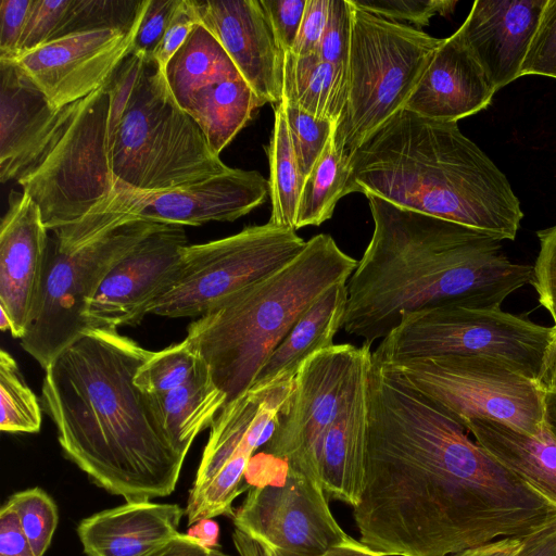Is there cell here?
Wrapping results in <instances>:
<instances>
[{"label":"cell","instance_id":"cell-1","mask_svg":"<svg viewBox=\"0 0 556 556\" xmlns=\"http://www.w3.org/2000/svg\"><path fill=\"white\" fill-rule=\"evenodd\" d=\"M465 427L372 359L359 541L386 556H450L525 538L556 518V504L508 470Z\"/></svg>","mask_w":556,"mask_h":556},{"label":"cell","instance_id":"cell-2","mask_svg":"<svg viewBox=\"0 0 556 556\" xmlns=\"http://www.w3.org/2000/svg\"><path fill=\"white\" fill-rule=\"evenodd\" d=\"M151 354L116 330L89 329L45 369L41 400L64 455L125 502L169 495L186 458L135 383Z\"/></svg>","mask_w":556,"mask_h":556},{"label":"cell","instance_id":"cell-3","mask_svg":"<svg viewBox=\"0 0 556 556\" xmlns=\"http://www.w3.org/2000/svg\"><path fill=\"white\" fill-rule=\"evenodd\" d=\"M371 239L348 280L343 328L369 346L402 314L444 303L501 308L531 282L532 266L511 262L503 239L367 195Z\"/></svg>","mask_w":556,"mask_h":556},{"label":"cell","instance_id":"cell-4","mask_svg":"<svg viewBox=\"0 0 556 556\" xmlns=\"http://www.w3.org/2000/svg\"><path fill=\"white\" fill-rule=\"evenodd\" d=\"M348 193L514 240L523 218L505 174L459 129L401 110L348 155Z\"/></svg>","mask_w":556,"mask_h":556},{"label":"cell","instance_id":"cell-5","mask_svg":"<svg viewBox=\"0 0 556 556\" xmlns=\"http://www.w3.org/2000/svg\"><path fill=\"white\" fill-rule=\"evenodd\" d=\"M357 263L330 235H316L287 265L189 325L186 339L227 403L252 387L301 315L331 286L348 281Z\"/></svg>","mask_w":556,"mask_h":556},{"label":"cell","instance_id":"cell-6","mask_svg":"<svg viewBox=\"0 0 556 556\" xmlns=\"http://www.w3.org/2000/svg\"><path fill=\"white\" fill-rule=\"evenodd\" d=\"M109 88L108 201L119 192L169 190L229 169L178 106L153 58L131 53Z\"/></svg>","mask_w":556,"mask_h":556},{"label":"cell","instance_id":"cell-7","mask_svg":"<svg viewBox=\"0 0 556 556\" xmlns=\"http://www.w3.org/2000/svg\"><path fill=\"white\" fill-rule=\"evenodd\" d=\"M442 40L353 7L348 102L334 131L343 156L404 110Z\"/></svg>","mask_w":556,"mask_h":556},{"label":"cell","instance_id":"cell-8","mask_svg":"<svg viewBox=\"0 0 556 556\" xmlns=\"http://www.w3.org/2000/svg\"><path fill=\"white\" fill-rule=\"evenodd\" d=\"M555 328L502 308L444 303L402 314L372 352L378 363L437 355H476L505 362L541 383Z\"/></svg>","mask_w":556,"mask_h":556},{"label":"cell","instance_id":"cell-9","mask_svg":"<svg viewBox=\"0 0 556 556\" xmlns=\"http://www.w3.org/2000/svg\"><path fill=\"white\" fill-rule=\"evenodd\" d=\"M109 84L65 108L43 155L16 180L39 206L48 230L94 215L111 195L106 166Z\"/></svg>","mask_w":556,"mask_h":556},{"label":"cell","instance_id":"cell-10","mask_svg":"<svg viewBox=\"0 0 556 556\" xmlns=\"http://www.w3.org/2000/svg\"><path fill=\"white\" fill-rule=\"evenodd\" d=\"M380 364L463 426L491 419L538 435L547 424L544 388L500 359L437 355Z\"/></svg>","mask_w":556,"mask_h":556},{"label":"cell","instance_id":"cell-11","mask_svg":"<svg viewBox=\"0 0 556 556\" xmlns=\"http://www.w3.org/2000/svg\"><path fill=\"white\" fill-rule=\"evenodd\" d=\"M161 224L134 219L87 244L62 250L49 238L42 285L21 345L48 366L89 330L85 315L102 280L115 263Z\"/></svg>","mask_w":556,"mask_h":556},{"label":"cell","instance_id":"cell-12","mask_svg":"<svg viewBox=\"0 0 556 556\" xmlns=\"http://www.w3.org/2000/svg\"><path fill=\"white\" fill-rule=\"evenodd\" d=\"M295 230L270 223L213 241L187 244L177 269L148 314L200 317L238 290L270 275L305 247Z\"/></svg>","mask_w":556,"mask_h":556},{"label":"cell","instance_id":"cell-13","mask_svg":"<svg viewBox=\"0 0 556 556\" xmlns=\"http://www.w3.org/2000/svg\"><path fill=\"white\" fill-rule=\"evenodd\" d=\"M371 361V346L348 343L333 344L306 358L265 452L318 479L323 435L353 396Z\"/></svg>","mask_w":556,"mask_h":556},{"label":"cell","instance_id":"cell-14","mask_svg":"<svg viewBox=\"0 0 556 556\" xmlns=\"http://www.w3.org/2000/svg\"><path fill=\"white\" fill-rule=\"evenodd\" d=\"M231 518L235 529L281 556H321L349 536L319 480L287 464L281 481L250 486Z\"/></svg>","mask_w":556,"mask_h":556},{"label":"cell","instance_id":"cell-15","mask_svg":"<svg viewBox=\"0 0 556 556\" xmlns=\"http://www.w3.org/2000/svg\"><path fill=\"white\" fill-rule=\"evenodd\" d=\"M268 192V180L258 172L229 167L204 180L169 190L116 193L90 217L109 216L122 224L141 219L182 227L233 222L263 204Z\"/></svg>","mask_w":556,"mask_h":556},{"label":"cell","instance_id":"cell-16","mask_svg":"<svg viewBox=\"0 0 556 556\" xmlns=\"http://www.w3.org/2000/svg\"><path fill=\"white\" fill-rule=\"evenodd\" d=\"M146 0L129 30L99 29L70 34L9 60L56 109L68 106L110 83L132 53Z\"/></svg>","mask_w":556,"mask_h":556},{"label":"cell","instance_id":"cell-17","mask_svg":"<svg viewBox=\"0 0 556 556\" xmlns=\"http://www.w3.org/2000/svg\"><path fill=\"white\" fill-rule=\"evenodd\" d=\"M187 237L182 226L161 224L108 273L89 303V329L134 326L148 314L178 267Z\"/></svg>","mask_w":556,"mask_h":556},{"label":"cell","instance_id":"cell-18","mask_svg":"<svg viewBox=\"0 0 556 556\" xmlns=\"http://www.w3.org/2000/svg\"><path fill=\"white\" fill-rule=\"evenodd\" d=\"M198 23L222 45L239 74L260 100L282 99L285 53L261 0H192Z\"/></svg>","mask_w":556,"mask_h":556},{"label":"cell","instance_id":"cell-19","mask_svg":"<svg viewBox=\"0 0 556 556\" xmlns=\"http://www.w3.org/2000/svg\"><path fill=\"white\" fill-rule=\"evenodd\" d=\"M0 226V308L11 334L22 339L38 302L48 250V229L39 206L12 190Z\"/></svg>","mask_w":556,"mask_h":556},{"label":"cell","instance_id":"cell-20","mask_svg":"<svg viewBox=\"0 0 556 556\" xmlns=\"http://www.w3.org/2000/svg\"><path fill=\"white\" fill-rule=\"evenodd\" d=\"M295 375L286 374L269 382L253 384L222 408L211 425L192 488L204 484L236 458L251 459L254 452L269 441L293 393Z\"/></svg>","mask_w":556,"mask_h":556},{"label":"cell","instance_id":"cell-21","mask_svg":"<svg viewBox=\"0 0 556 556\" xmlns=\"http://www.w3.org/2000/svg\"><path fill=\"white\" fill-rule=\"evenodd\" d=\"M65 108L53 106L15 63L0 60L2 184L17 180L39 161L63 119Z\"/></svg>","mask_w":556,"mask_h":556},{"label":"cell","instance_id":"cell-22","mask_svg":"<svg viewBox=\"0 0 556 556\" xmlns=\"http://www.w3.org/2000/svg\"><path fill=\"white\" fill-rule=\"evenodd\" d=\"M546 0H477L458 28L497 90L521 77V65Z\"/></svg>","mask_w":556,"mask_h":556},{"label":"cell","instance_id":"cell-23","mask_svg":"<svg viewBox=\"0 0 556 556\" xmlns=\"http://www.w3.org/2000/svg\"><path fill=\"white\" fill-rule=\"evenodd\" d=\"M496 89L457 29L433 52L404 110L441 122H458L485 109Z\"/></svg>","mask_w":556,"mask_h":556},{"label":"cell","instance_id":"cell-24","mask_svg":"<svg viewBox=\"0 0 556 556\" xmlns=\"http://www.w3.org/2000/svg\"><path fill=\"white\" fill-rule=\"evenodd\" d=\"M185 509L152 501L126 502L80 520L86 556H149L176 536Z\"/></svg>","mask_w":556,"mask_h":556},{"label":"cell","instance_id":"cell-25","mask_svg":"<svg viewBox=\"0 0 556 556\" xmlns=\"http://www.w3.org/2000/svg\"><path fill=\"white\" fill-rule=\"evenodd\" d=\"M368 374L369 370L346 406L326 430L317 454L318 479L327 497L352 508L361 500L365 478Z\"/></svg>","mask_w":556,"mask_h":556},{"label":"cell","instance_id":"cell-26","mask_svg":"<svg viewBox=\"0 0 556 556\" xmlns=\"http://www.w3.org/2000/svg\"><path fill=\"white\" fill-rule=\"evenodd\" d=\"M464 427L500 464L556 504V434L547 424L538 435L491 419H472Z\"/></svg>","mask_w":556,"mask_h":556},{"label":"cell","instance_id":"cell-27","mask_svg":"<svg viewBox=\"0 0 556 556\" xmlns=\"http://www.w3.org/2000/svg\"><path fill=\"white\" fill-rule=\"evenodd\" d=\"M348 298V281L327 289L273 351L253 384L266 383L286 374L295 375L306 358L332 346L334 337L343 328Z\"/></svg>","mask_w":556,"mask_h":556},{"label":"cell","instance_id":"cell-28","mask_svg":"<svg viewBox=\"0 0 556 556\" xmlns=\"http://www.w3.org/2000/svg\"><path fill=\"white\" fill-rule=\"evenodd\" d=\"M149 399L168 440L184 457L195 437L213 424L227 403L203 361L185 384Z\"/></svg>","mask_w":556,"mask_h":556},{"label":"cell","instance_id":"cell-29","mask_svg":"<svg viewBox=\"0 0 556 556\" xmlns=\"http://www.w3.org/2000/svg\"><path fill=\"white\" fill-rule=\"evenodd\" d=\"M262 105L242 77H231L194 91L178 106L198 124L212 151L219 155Z\"/></svg>","mask_w":556,"mask_h":556},{"label":"cell","instance_id":"cell-30","mask_svg":"<svg viewBox=\"0 0 556 556\" xmlns=\"http://www.w3.org/2000/svg\"><path fill=\"white\" fill-rule=\"evenodd\" d=\"M281 100L338 126L348 102V67L318 54L285 53Z\"/></svg>","mask_w":556,"mask_h":556},{"label":"cell","instance_id":"cell-31","mask_svg":"<svg viewBox=\"0 0 556 556\" xmlns=\"http://www.w3.org/2000/svg\"><path fill=\"white\" fill-rule=\"evenodd\" d=\"M163 73L178 105L191 93L214 81L241 77L222 45L201 23L194 25Z\"/></svg>","mask_w":556,"mask_h":556},{"label":"cell","instance_id":"cell-32","mask_svg":"<svg viewBox=\"0 0 556 556\" xmlns=\"http://www.w3.org/2000/svg\"><path fill=\"white\" fill-rule=\"evenodd\" d=\"M269 161L271 213L268 223L295 230L304 178L293 150L281 102L275 108V122L266 149Z\"/></svg>","mask_w":556,"mask_h":556},{"label":"cell","instance_id":"cell-33","mask_svg":"<svg viewBox=\"0 0 556 556\" xmlns=\"http://www.w3.org/2000/svg\"><path fill=\"white\" fill-rule=\"evenodd\" d=\"M349 179L348 157L337 150L333 134L304 179L295 230L330 219L338 201L349 194Z\"/></svg>","mask_w":556,"mask_h":556},{"label":"cell","instance_id":"cell-34","mask_svg":"<svg viewBox=\"0 0 556 556\" xmlns=\"http://www.w3.org/2000/svg\"><path fill=\"white\" fill-rule=\"evenodd\" d=\"M0 430L9 433H37L41 428L40 403L26 384L16 361L0 351Z\"/></svg>","mask_w":556,"mask_h":556},{"label":"cell","instance_id":"cell-35","mask_svg":"<svg viewBox=\"0 0 556 556\" xmlns=\"http://www.w3.org/2000/svg\"><path fill=\"white\" fill-rule=\"evenodd\" d=\"M202 359L185 338L181 342L152 352L135 375L136 386L146 394L157 395L185 384Z\"/></svg>","mask_w":556,"mask_h":556},{"label":"cell","instance_id":"cell-36","mask_svg":"<svg viewBox=\"0 0 556 556\" xmlns=\"http://www.w3.org/2000/svg\"><path fill=\"white\" fill-rule=\"evenodd\" d=\"M5 503L17 514L35 555L43 556L59 522L58 507L52 497L36 486L12 494Z\"/></svg>","mask_w":556,"mask_h":556},{"label":"cell","instance_id":"cell-37","mask_svg":"<svg viewBox=\"0 0 556 556\" xmlns=\"http://www.w3.org/2000/svg\"><path fill=\"white\" fill-rule=\"evenodd\" d=\"M141 2L142 0H73L60 37L99 29L129 30L135 24Z\"/></svg>","mask_w":556,"mask_h":556},{"label":"cell","instance_id":"cell-38","mask_svg":"<svg viewBox=\"0 0 556 556\" xmlns=\"http://www.w3.org/2000/svg\"><path fill=\"white\" fill-rule=\"evenodd\" d=\"M281 104L299 167L305 179L334 134L337 125L316 118L283 100Z\"/></svg>","mask_w":556,"mask_h":556},{"label":"cell","instance_id":"cell-39","mask_svg":"<svg viewBox=\"0 0 556 556\" xmlns=\"http://www.w3.org/2000/svg\"><path fill=\"white\" fill-rule=\"evenodd\" d=\"M353 7L388 21L408 22L417 29L428 26L430 20L450 14L457 1L453 0H350Z\"/></svg>","mask_w":556,"mask_h":556},{"label":"cell","instance_id":"cell-40","mask_svg":"<svg viewBox=\"0 0 556 556\" xmlns=\"http://www.w3.org/2000/svg\"><path fill=\"white\" fill-rule=\"evenodd\" d=\"M72 3L73 0H34L16 55L59 38Z\"/></svg>","mask_w":556,"mask_h":556},{"label":"cell","instance_id":"cell-41","mask_svg":"<svg viewBox=\"0 0 556 556\" xmlns=\"http://www.w3.org/2000/svg\"><path fill=\"white\" fill-rule=\"evenodd\" d=\"M525 75L556 79V0H546L521 65V76Z\"/></svg>","mask_w":556,"mask_h":556},{"label":"cell","instance_id":"cell-42","mask_svg":"<svg viewBox=\"0 0 556 556\" xmlns=\"http://www.w3.org/2000/svg\"><path fill=\"white\" fill-rule=\"evenodd\" d=\"M353 29L350 0H329V12L317 54L334 65L348 67Z\"/></svg>","mask_w":556,"mask_h":556},{"label":"cell","instance_id":"cell-43","mask_svg":"<svg viewBox=\"0 0 556 556\" xmlns=\"http://www.w3.org/2000/svg\"><path fill=\"white\" fill-rule=\"evenodd\" d=\"M540 251L532 266L531 285L539 303L549 313L556 330V225L536 232Z\"/></svg>","mask_w":556,"mask_h":556},{"label":"cell","instance_id":"cell-44","mask_svg":"<svg viewBox=\"0 0 556 556\" xmlns=\"http://www.w3.org/2000/svg\"><path fill=\"white\" fill-rule=\"evenodd\" d=\"M178 0H146V8L132 43V53L153 58Z\"/></svg>","mask_w":556,"mask_h":556},{"label":"cell","instance_id":"cell-45","mask_svg":"<svg viewBox=\"0 0 556 556\" xmlns=\"http://www.w3.org/2000/svg\"><path fill=\"white\" fill-rule=\"evenodd\" d=\"M277 42L283 53L291 52L303 20L306 0H261Z\"/></svg>","mask_w":556,"mask_h":556},{"label":"cell","instance_id":"cell-46","mask_svg":"<svg viewBox=\"0 0 556 556\" xmlns=\"http://www.w3.org/2000/svg\"><path fill=\"white\" fill-rule=\"evenodd\" d=\"M197 23L198 17L192 0H178L164 36L153 54L154 61L163 72L169 59L181 47Z\"/></svg>","mask_w":556,"mask_h":556},{"label":"cell","instance_id":"cell-47","mask_svg":"<svg viewBox=\"0 0 556 556\" xmlns=\"http://www.w3.org/2000/svg\"><path fill=\"white\" fill-rule=\"evenodd\" d=\"M34 0H1L0 60L16 56Z\"/></svg>","mask_w":556,"mask_h":556},{"label":"cell","instance_id":"cell-48","mask_svg":"<svg viewBox=\"0 0 556 556\" xmlns=\"http://www.w3.org/2000/svg\"><path fill=\"white\" fill-rule=\"evenodd\" d=\"M329 12V0H306L300 31L291 52L295 55L317 54Z\"/></svg>","mask_w":556,"mask_h":556},{"label":"cell","instance_id":"cell-49","mask_svg":"<svg viewBox=\"0 0 556 556\" xmlns=\"http://www.w3.org/2000/svg\"><path fill=\"white\" fill-rule=\"evenodd\" d=\"M0 556H36L17 514L5 502L0 509Z\"/></svg>","mask_w":556,"mask_h":556},{"label":"cell","instance_id":"cell-50","mask_svg":"<svg viewBox=\"0 0 556 556\" xmlns=\"http://www.w3.org/2000/svg\"><path fill=\"white\" fill-rule=\"evenodd\" d=\"M219 548H210L188 533H178L149 556H222Z\"/></svg>","mask_w":556,"mask_h":556},{"label":"cell","instance_id":"cell-51","mask_svg":"<svg viewBox=\"0 0 556 556\" xmlns=\"http://www.w3.org/2000/svg\"><path fill=\"white\" fill-rule=\"evenodd\" d=\"M516 556H556V518L526 536L523 547Z\"/></svg>","mask_w":556,"mask_h":556},{"label":"cell","instance_id":"cell-52","mask_svg":"<svg viewBox=\"0 0 556 556\" xmlns=\"http://www.w3.org/2000/svg\"><path fill=\"white\" fill-rule=\"evenodd\" d=\"M525 538L509 536L463 549L450 556H516L523 547Z\"/></svg>","mask_w":556,"mask_h":556},{"label":"cell","instance_id":"cell-53","mask_svg":"<svg viewBox=\"0 0 556 556\" xmlns=\"http://www.w3.org/2000/svg\"><path fill=\"white\" fill-rule=\"evenodd\" d=\"M232 542L239 556H281L273 548L261 544L238 529L232 532Z\"/></svg>","mask_w":556,"mask_h":556},{"label":"cell","instance_id":"cell-54","mask_svg":"<svg viewBox=\"0 0 556 556\" xmlns=\"http://www.w3.org/2000/svg\"><path fill=\"white\" fill-rule=\"evenodd\" d=\"M321 556H386L381 553H378L365 544H363L359 540H355L352 536H348L342 542L333 545L329 549H327Z\"/></svg>","mask_w":556,"mask_h":556},{"label":"cell","instance_id":"cell-55","mask_svg":"<svg viewBox=\"0 0 556 556\" xmlns=\"http://www.w3.org/2000/svg\"><path fill=\"white\" fill-rule=\"evenodd\" d=\"M187 533L195 538L206 547H219V527L213 519H204L193 523Z\"/></svg>","mask_w":556,"mask_h":556},{"label":"cell","instance_id":"cell-56","mask_svg":"<svg viewBox=\"0 0 556 556\" xmlns=\"http://www.w3.org/2000/svg\"><path fill=\"white\" fill-rule=\"evenodd\" d=\"M541 386L545 391L556 389V333L545 362L544 371L541 378Z\"/></svg>","mask_w":556,"mask_h":556},{"label":"cell","instance_id":"cell-57","mask_svg":"<svg viewBox=\"0 0 556 556\" xmlns=\"http://www.w3.org/2000/svg\"><path fill=\"white\" fill-rule=\"evenodd\" d=\"M545 418L556 434V389L545 391Z\"/></svg>","mask_w":556,"mask_h":556},{"label":"cell","instance_id":"cell-58","mask_svg":"<svg viewBox=\"0 0 556 556\" xmlns=\"http://www.w3.org/2000/svg\"><path fill=\"white\" fill-rule=\"evenodd\" d=\"M0 328L2 331L11 330V321L3 309L0 308Z\"/></svg>","mask_w":556,"mask_h":556},{"label":"cell","instance_id":"cell-59","mask_svg":"<svg viewBox=\"0 0 556 556\" xmlns=\"http://www.w3.org/2000/svg\"><path fill=\"white\" fill-rule=\"evenodd\" d=\"M222 556H231V555H228V554L224 553Z\"/></svg>","mask_w":556,"mask_h":556},{"label":"cell","instance_id":"cell-60","mask_svg":"<svg viewBox=\"0 0 556 556\" xmlns=\"http://www.w3.org/2000/svg\"><path fill=\"white\" fill-rule=\"evenodd\" d=\"M555 333H556V330H555Z\"/></svg>","mask_w":556,"mask_h":556}]
</instances>
